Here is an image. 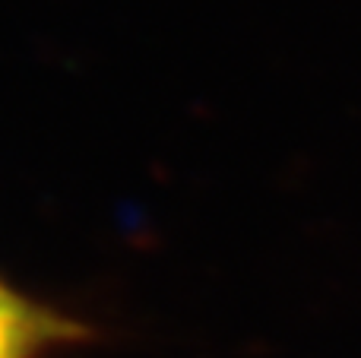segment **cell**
Here are the masks:
<instances>
[{"label":"cell","instance_id":"obj_1","mask_svg":"<svg viewBox=\"0 0 361 358\" xmlns=\"http://www.w3.org/2000/svg\"><path fill=\"white\" fill-rule=\"evenodd\" d=\"M86 340V327L0 279V358H48Z\"/></svg>","mask_w":361,"mask_h":358}]
</instances>
